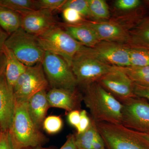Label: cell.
Wrapping results in <instances>:
<instances>
[{"label":"cell","mask_w":149,"mask_h":149,"mask_svg":"<svg viewBox=\"0 0 149 149\" xmlns=\"http://www.w3.org/2000/svg\"><path fill=\"white\" fill-rule=\"evenodd\" d=\"M135 84L149 87V66L120 68Z\"/></svg>","instance_id":"22"},{"label":"cell","mask_w":149,"mask_h":149,"mask_svg":"<svg viewBox=\"0 0 149 149\" xmlns=\"http://www.w3.org/2000/svg\"><path fill=\"white\" fill-rule=\"evenodd\" d=\"M93 149H106L102 138L98 132L92 143Z\"/></svg>","instance_id":"36"},{"label":"cell","mask_w":149,"mask_h":149,"mask_svg":"<svg viewBox=\"0 0 149 149\" xmlns=\"http://www.w3.org/2000/svg\"><path fill=\"white\" fill-rule=\"evenodd\" d=\"M90 49L95 56L107 64L117 67L130 66L129 48L125 45L101 41Z\"/></svg>","instance_id":"11"},{"label":"cell","mask_w":149,"mask_h":149,"mask_svg":"<svg viewBox=\"0 0 149 149\" xmlns=\"http://www.w3.org/2000/svg\"><path fill=\"white\" fill-rule=\"evenodd\" d=\"M9 36L0 26V52H3L7 39Z\"/></svg>","instance_id":"38"},{"label":"cell","mask_w":149,"mask_h":149,"mask_svg":"<svg viewBox=\"0 0 149 149\" xmlns=\"http://www.w3.org/2000/svg\"><path fill=\"white\" fill-rule=\"evenodd\" d=\"M66 8L73 9L83 17L90 18L88 0H66L61 11Z\"/></svg>","instance_id":"27"},{"label":"cell","mask_w":149,"mask_h":149,"mask_svg":"<svg viewBox=\"0 0 149 149\" xmlns=\"http://www.w3.org/2000/svg\"><path fill=\"white\" fill-rule=\"evenodd\" d=\"M0 6L17 13L37 10L36 0H0Z\"/></svg>","instance_id":"25"},{"label":"cell","mask_w":149,"mask_h":149,"mask_svg":"<svg viewBox=\"0 0 149 149\" xmlns=\"http://www.w3.org/2000/svg\"><path fill=\"white\" fill-rule=\"evenodd\" d=\"M98 82L119 102L136 96L134 83L120 68L117 67Z\"/></svg>","instance_id":"12"},{"label":"cell","mask_w":149,"mask_h":149,"mask_svg":"<svg viewBox=\"0 0 149 149\" xmlns=\"http://www.w3.org/2000/svg\"><path fill=\"white\" fill-rule=\"evenodd\" d=\"M6 58L3 52H0V80L5 76Z\"/></svg>","instance_id":"37"},{"label":"cell","mask_w":149,"mask_h":149,"mask_svg":"<svg viewBox=\"0 0 149 149\" xmlns=\"http://www.w3.org/2000/svg\"><path fill=\"white\" fill-rule=\"evenodd\" d=\"M144 3H145L146 5L147 6H148V8L149 9V0H148V1H144Z\"/></svg>","instance_id":"41"},{"label":"cell","mask_w":149,"mask_h":149,"mask_svg":"<svg viewBox=\"0 0 149 149\" xmlns=\"http://www.w3.org/2000/svg\"><path fill=\"white\" fill-rule=\"evenodd\" d=\"M8 132L14 149L43 146L48 141L31 120L27 102L15 101L13 116Z\"/></svg>","instance_id":"2"},{"label":"cell","mask_w":149,"mask_h":149,"mask_svg":"<svg viewBox=\"0 0 149 149\" xmlns=\"http://www.w3.org/2000/svg\"><path fill=\"white\" fill-rule=\"evenodd\" d=\"M3 52L5 55L6 61V81L10 91L13 93L14 87L17 81L26 70L27 67L17 59L13 53L5 45Z\"/></svg>","instance_id":"18"},{"label":"cell","mask_w":149,"mask_h":149,"mask_svg":"<svg viewBox=\"0 0 149 149\" xmlns=\"http://www.w3.org/2000/svg\"><path fill=\"white\" fill-rule=\"evenodd\" d=\"M117 67L107 64L97 58L90 48L83 46L72 59L71 68L78 85L84 87L98 82Z\"/></svg>","instance_id":"3"},{"label":"cell","mask_w":149,"mask_h":149,"mask_svg":"<svg viewBox=\"0 0 149 149\" xmlns=\"http://www.w3.org/2000/svg\"><path fill=\"white\" fill-rule=\"evenodd\" d=\"M122 105V123L136 132L149 133V103L136 97L120 102Z\"/></svg>","instance_id":"9"},{"label":"cell","mask_w":149,"mask_h":149,"mask_svg":"<svg viewBox=\"0 0 149 149\" xmlns=\"http://www.w3.org/2000/svg\"><path fill=\"white\" fill-rule=\"evenodd\" d=\"M90 18L95 21H107L110 16L108 5L104 0H88Z\"/></svg>","instance_id":"21"},{"label":"cell","mask_w":149,"mask_h":149,"mask_svg":"<svg viewBox=\"0 0 149 149\" xmlns=\"http://www.w3.org/2000/svg\"><path fill=\"white\" fill-rule=\"evenodd\" d=\"M83 97L90 118L96 123L121 124L122 104L98 82L84 87Z\"/></svg>","instance_id":"1"},{"label":"cell","mask_w":149,"mask_h":149,"mask_svg":"<svg viewBox=\"0 0 149 149\" xmlns=\"http://www.w3.org/2000/svg\"><path fill=\"white\" fill-rule=\"evenodd\" d=\"M21 28L29 34L39 37L58 25L53 12L39 9L19 13Z\"/></svg>","instance_id":"10"},{"label":"cell","mask_w":149,"mask_h":149,"mask_svg":"<svg viewBox=\"0 0 149 149\" xmlns=\"http://www.w3.org/2000/svg\"><path fill=\"white\" fill-rule=\"evenodd\" d=\"M46 90L38 92L27 101V109L32 122L39 129L42 127L47 111L50 108Z\"/></svg>","instance_id":"16"},{"label":"cell","mask_w":149,"mask_h":149,"mask_svg":"<svg viewBox=\"0 0 149 149\" xmlns=\"http://www.w3.org/2000/svg\"><path fill=\"white\" fill-rule=\"evenodd\" d=\"M138 133L142 137H143L144 139H146L149 143V133H140V132H138Z\"/></svg>","instance_id":"40"},{"label":"cell","mask_w":149,"mask_h":149,"mask_svg":"<svg viewBox=\"0 0 149 149\" xmlns=\"http://www.w3.org/2000/svg\"><path fill=\"white\" fill-rule=\"evenodd\" d=\"M2 130L1 129V127H0V135H1V132Z\"/></svg>","instance_id":"42"},{"label":"cell","mask_w":149,"mask_h":149,"mask_svg":"<svg viewBox=\"0 0 149 149\" xmlns=\"http://www.w3.org/2000/svg\"><path fill=\"white\" fill-rule=\"evenodd\" d=\"M50 107L58 108L70 112L81 111L83 95L77 90L74 91L59 88H51L47 93Z\"/></svg>","instance_id":"14"},{"label":"cell","mask_w":149,"mask_h":149,"mask_svg":"<svg viewBox=\"0 0 149 149\" xmlns=\"http://www.w3.org/2000/svg\"><path fill=\"white\" fill-rule=\"evenodd\" d=\"M144 2L140 0H116L114 6L118 10L123 11H135L142 8Z\"/></svg>","instance_id":"28"},{"label":"cell","mask_w":149,"mask_h":149,"mask_svg":"<svg viewBox=\"0 0 149 149\" xmlns=\"http://www.w3.org/2000/svg\"><path fill=\"white\" fill-rule=\"evenodd\" d=\"M45 52L59 56L71 67L73 57L83 46L58 25L37 37Z\"/></svg>","instance_id":"6"},{"label":"cell","mask_w":149,"mask_h":149,"mask_svg":"<svg viewBox=\"0 0 149 149\" xmlns=\"http://www.w3.org/2000/svg\"><path fill=\"white\" fill-rule=\"evenodd\" d=\"M66 0H36L37 10L61 11Z\"/></svg>","instance_id":"29"},{"label":"cell","mask_w":149,"mask_h":149,"mask_svg":"<svg viewBox=\"0 0 149 149\" xmlns=\"http://www.w3.org/2000/svg\"><path fill=\"white\" fill-rule=\"evenodd\" d=\"M22 149H56L55 147L51 146L49 147H44L43 146H38L35 147H30V148H25Z\"/></svg>","instance_id":"39"},{"label":"cell","mask_w":149,"mask_h":149,"mask_svg":"<svg viewBox=\"0 0 149 149\" xmlns=\"http://www.w3.org/2000/svg\"><path fill=\"white\" fill-rule=\"evenodd\" d=\"M91 118L88 116L87 112L85 110L80 111V119L78 126L76 128L77 133H83L88 129L91 124Z\"/></svg>","instance_id":"31"},{"label":"cell","mask_w":149,"mask_h":149,"mask_svg":"<svg viewBox=\"0 0 149 149\" xmlns=\"http://www.w3.org/2000/svg\"><path fill=\"white\" fill-rule=\"evenodd\" d=\"M106 149H149V143L138 132L122 124L97 123Z\"/></svg>","instance_id":"4"},{"label":"cell","mask_w":149,"mask_h":149,"mask_svg":"<svg viewBox=\"0 0 149 149\" xmlns=\"http://www.w3.org/2000/svg\"><path fill=\"white\" fill-rule=\"evenodd\" d=\"M128 47L130 54V66H149V50L143 48Z\"/></svg>","instance_id":"24"},{"label":"cell","mask_w":149,"mask_h":149,"mask_svg":"<svg viewBox=\"0 0 149 149\" xmlns=\"http://www.w3.org/2000/svg\"><path fill=\"white\" fill-rule=\"evenodd\" d=\"M14 108V94L9 89L5 76L0 80V127L2 131L10 128Z\"/></svg>","instance_id":"15"},{"label":"cell","mask_w":149,"mask_h":149,"mask_svg":"<svg viewBox=\"0 0 149 149\" xmlns=\"http://www.w3.org/2000/svg\"><path fill=\"white\" fill-rule=\"evenodd\" d=\"M95 32L100 42H113L126 45L129 29L124 25L113 21L85 22Z\"/></svg>","instance_id":"13"},{"label":"cell","mask_w":149,"mask_h":149,"mask_svg":"<svg viewBox=\"0 0 149 149\" xmlns=\"http://www.w3.org/2000/svg\"><path fill=\"white\" fill-rule=\"evenodd\" d=\"M42 126L44 130L49 134H56L61 130L63 121L60 116H50L46 118Z\"/></svg>","instance_id":"26"},{"label":"cell","mask_w":149,"mask_h":149,"mask_svg":"<svg viewBox=\"0 0 149 149\" xmlns=\"http://www.w3.org/2000/svg\"><path fill=\"white\" fill-rule=\"evenodd\" d=\"M0 26L9 35L21 27V17L18 13L0 6Z\"/></svg>","instance_id":"20"},{"label":"cell","mask_w":149,"mask_h":149,"mask_svg":"<svg viewBox=\"0 0 149 149\" xmlns=\"http://www.w3.org/2000/svg\"><path fill=\"white\" fill-rule=\"evenodd\" d=\"M42 63L51 88L77 90L78 84L71 67L63 58L45 52Z\"/></svg>","instance_id":"7"},{"label":"cell","mask_w":149,"mask_h":149,"mask_svg":"<svg viewBox=\"0 0 149 149\" xmlns=\"http://www.w3.org/2000/svg\"><path fill=\"white\" fill-rule=\"evenodd\" d=\"M134 94L137 97L149 101V87L141 86L134 83Z\"/></svg>","instance_id":"33"},{"label":"cell","mask_w":149,"mask_h":149,"mask_svg":"<svg viewBox=\"0 0 149 149\" xmlns=\"http://www.w3.org/2000/svg\"><path fill=\"white\" fill-rule=\"evenodd\" d=\"M5 45L13 53L17 59L27 67L33 66L42 63L45 53L37 37L21 27L9 36Z\"/></svg>","instance_id":"5"},{"label":"cell","mask_w":149,"mask_h":149,"mask_svg":"<svg viewBox=\"0 0 149 149\" xmlns=\"http://www.w3.org/2000/svg\"><path fill=\"white\" fill-rule=\"evenodd\" d=\"M49 86L42 63L27 67L14 87L15 101L27 102L36 93L47 90Z\"/></svg>","instance_id":"8"},{"label":"cell","mask_w":149,"mask_h":149,"mask_svg":"<svg viewBox=\"0 0 149 149\" xmlns=\"http://www.w3.org/2000/svg\"><path fill=\"white\" fill-rule=\"evenodd\" d=\"M80 111L74 110L70 112L68 115V120L69 124L75 128H77L80 122Z\"/></svg>","instance_id":"34"},{"label":"cell","mask_w":149,"mask_h":149,"mask_svg":"<svg viewBox=\"0 0 149 149\" xmlns=\"http://www.w3.org/2000/svg\"><path fill=\"white\" fill-rule=\"evenodd\" d=\"M58 24L74 40L85 47L93 48L100 42L95 31L86 24L85 21L75 24L65 23Z\"/></svg>","instance_id":"17"},{"label":"cell","mask_w":149,"mask_h":149,"mask_svg":"<svg viewBox=\"0 0 149 149\" xmlns=\"http://www.w3.org/2000/svg\"><path fill=\"white\" fill-rule=\"evenodd\" d=\"M0 149H14L8 131H2L0 135Z\"/></svg>","instance_id":"32"},{"label":"cell","mask_w":149,"mask_h":149,"mask_svg":"<svg viewBox=\"0 0 149 149\" xmlns=\"http://www.w3.org/2000/svg\"><path fill=\"white\" fill-rule=\"evenodd\" d=\"M125 45L149 51V16L142 18L130 29L129 40Z\"/></svg>","instance_id":"19"},{"label":"cell","mask_w":149,"mask_h":149,"mask_svg":"<svg viewBox=\"0 0 149 149\" xmlns=\"http://www.w3.org/2000/svg\"><path fill=\"white\" fill-rule=\"evenodd\" d=\"M59 149H77L75 145L74 134L68 135L65 143Z\"/></svg>","instance_id":"35"},{"label":"cell","mask_w":149,"mask_h":149,"mask_svg":"<svg viewBox=\"0 0 149 149\" xmlns=\"http://www.w3.org/2000/svg\"><path fill=\"white\" fill-rule=\"evenodd\" d=\"M65 23L70 24H80L84 22V17L73 9L66 8L61 11Z\"/></svg>","instance_id":"30"},{"label":"cell","mask_w":149,"mask_h":149,"mask_svg":"<svg viewBox=\"0 0 149 149\" xmlns=\"http://www.w3.org/2000/svg\"><path fill=\"white\" fill-rule=\"evenodd\" d=\"M91 119V124L87 130L80 134H74L77 149H93L92 143L98 130L96 123Z\"/></svg>","instance_id":"23"}]
</instances>
